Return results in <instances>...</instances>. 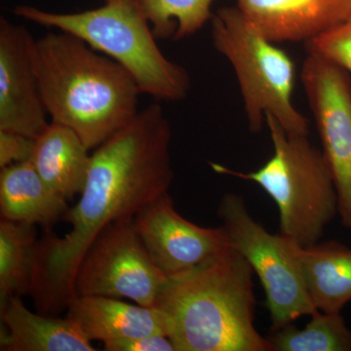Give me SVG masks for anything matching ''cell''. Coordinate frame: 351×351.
<instances>
[{
    "label": "cell",
    "mask_w": 351,
    "mask_h": 351,
    "mask_svg": "<svg viewBox=\"0 0 351 351\" xmlns=\"http://www.w3.org/2000/svg\"><path fill=\"white\" fill-rule=\"evenodd\" d=\"M171 141L169 119L154 103L96 147L80 199L63 218L71 230L64 237L47 230L38 240L29 295L39 313L56 315L75 297L78 267L101 232L169 193Z\"/></svg>",
    "instance_id": "1"
},
{
    "label": "cell",
    "mask_w": 351,
    "mask_h": 351,
    "mask_svg": "<svg viewBox=\"0 0 351 351\" xmlns=\"http://www.w3.org/2000/svg\"><path fill=\"white\" fill-rule=\"evenodd\" d=\"M32 58L51 121L73 129L88 149L137 117L142 92L125 69L64 32L34 39Z\"/></svg>",
    "instance_id": "2"
},
{
    "label": "cell",
    "mask_w": 351,
    "mask_h": 351,
    "mask_svg": "<svg viewBox=\"0 0 351 351\" xmlns=\"http://www.w3.org/2000/svg\"><path fill=\"white\" fill-rule=\"evenodd\" d=\"M254 270L228 246L173 277L154 308L163 314L175 351H274L255 327Z\"/></svg>",
    "instance_id": "3"
},
{
    "label": "cell",
    "mask_w": 351,
    "mask_h": 351,
    "mask_svg": "<svg viewBox=\"0 0 351 351\" xmlns=\"http://www.w3.org/2000/svg\"><path fill=\"white\" fill-rule=\"evenodd\" d=\"M19 18L73 34L128 71L142 94L159 101L184 100L191 76L163 54L137 0H110L103 6L77 13H56L17 5Z\"/></svg>",
    "instance_id": "4"
},
{
    "label": "cell",
    "mask_w": 351,
    "mask_h": 351,
    "mask_svg": "<svg viewBox=\"0 0 351 351\" xmlns=\"http://www.w3.org/2000/svg\"><path fill=\"white\" fill-rule=\"evenodd\" d=\"M274 156L262 167L242 173L211 163L219 174L258 184L276 202L280 233L300 246L320 241L325 228L339 215L338 193L322 151L308 135L290 134L271 115H265Z\"/></svg>",
    "instance_id": "5"
},
{
    "label": "cell",
    "mask_w": 351,
    "mask_h": 351,
    "mask_svg": "<svg viewBox=\"0 0 351 351\" xmlns=\"http://www.w3.org/2000/svg\"><path fill=\"white\" fill-rule=\"evenodd\" d=\"M211 25L215 48L237 75L249 130H262L269 114L288 133L308 135V120L292 101L295 66L290 55L258 32L237 5L219 9Z\"/></svg>",
    "instance_id": "6"
},
{
    "label": "cell",
    "mask_w": 351,
    "mask_h": 351,
    "mask_svg": "<svg viewBox=\"0 0 351 351\" xmlns=\"http://www.w3.org/2000/svg\"><path fill=\"white\" fill-rule=\"evenodd\" d=\"M218 217L230 246L243 256L260 279L272 330L317 311L302 281L299 244L281 233L267 232L249 213L241 195L226 193L219 201Z\"/></svg>",
    "instance_id": "7"
},
{
    "label": "cell",
    "mask_w": 351,
    "mask_h": 351,
    "mask_svg": "<svg viewBox=\"0 0 351 351\" xmlns=\"http://www.w3.org/2000/svg\"><path fill=\"white\" fill-rule=\"evenodd\" d=\"M167 280L138 239L133 219H126L107 226L90 245L73 291L75 295L125 298L154 308Z\"/></svg>",
    "instance_id": "8"
},
{
    "label": "cell",
    "mask_w": 351,
    "mask_h": 351,
    "mask_svg": "<svg viewBox=\"0 0 351 351\" xmlns=\"http://www.w3.org/2000/svg\"><path fill=\"white\" fill-rule=\"evenodd\" d=\"M301 80L336 186L339 218L351 230V75L331 60L307 53Z\"/></svg>",
    "instance_id": "9"
},
{
    "label": "cell",
    "mask_w": 351,
    "mask_h": 351,
    "mask_svg": "<svg viewBox=\"0 0 351 351\" xmlns=\"http://www.w3.org/2000/svg\"><path fill=\"white\" fill-rule=\"evenodd\" d=\"M133 226L149 257L167 277L195 269L230 246L221 226L202 228L182 218L169 193L136 215Z\"/></svg>",
    "instance_id": "10"
},
{
    "label": "cell",
    "mask_w": 351,
    "mask_h": 351,
    "mask_svg": "<svg viewBox=\"0 0 351 351\" xmlns=\"http://www.w3.org/2000/svg\"><path fill=\"white\" fill-rule=\"evenodd\" d=\"M34 40L25 27L0 18V130L36 138L50 121L32 63Z\"/></svg>",
    "instance_id": "11"
},
{
    "label": "cell",
    "mask_w": 351,
    "mask_h": 351,
    "mask_svg": "<svg viewBox=\"0 0 351 351\" xmlns=\"http://www.w3.org/2000/svg\"><path fill=\"white\" fill-rule=\"evenodd\" d=\"M237 6L274 43H306L351 18V0H237Z\"/></svg>",
    "instance_id": "12"
},
{
    "label": "cell",
    "mask_w": 351,
    "mask_h": 351,
    "mask_svg": "<svg viewBox=\"0 0 351 351\" xmlns=\"http://www.w3.org/2000/svg\"><path fill=\"white\" fill-rule=\"evenodd\" d=\"M2 351H95L80 325L73 318L34 313L21 297L1 302Z\"/></svg>",
    "instance_id": "13"
},
{
    "label": "cell",
    "mask_w": 351,
    "mask_h": 351,
    "mask_svg": "<svg viewBox=\"0 0 351 351\" xmlns=\"http://www.w3.org/2000/svg\"><path fill=\"white\" fill-rule=\"evenodd\" d=\"M68 316L90 341L101 343L167 335L165 318L156 308L131 304L117 298L75 295L68 304Z\"/></svg>",
    "instance_id": "14"
},
{
    "label": "cell",
    "mask_w": 351,
    "mask_h": 351,
    "mask_svg": "<svg viewBox=\"0 0 351 351\" xmlns=\"http://www.w3.org/2000/svg\"><path fill=\"white\" fill-rule=\"evenodd\" d=\"M73 129L57 122L36 138L31 162L44 182L64 199L80 195L86 184L91 154Z\"/></svg>",
    "instance_id": "15"
},
{
    "label": "cell",
    "mask_w": 351,
    "mask_h": 351,
    "mask_svg": "<svg viewBox=\"0 0 351 351\" xmlns=\"http://www.w3.org/2000/svg\"><path fill=\"white\" fill-rule=\"evenodd\" d=\"M69 209L66 199L43 181L31 161L1 168L2 219L50 228Z\"/></svg>",
    "instance_id": "16"
},
{
    "label": "cell",
    "mask_w": 351,
    "mask_h": 351,
    "mask_svg": "<svg viewBox=\"0 0 351 351\" xmlns=\"http://www.w3.org/2000/svg\"><path fill=\"white\" fill-rule=\"evenodd\" d=\"M307 295L316 311L341 313L351 302V248L337 241L298 245Z\"/></svg>",
    "instance_id": "17"
},
{
    "label": "cell",
    "mask_w": 351,
    "mask_h": 351,
    "mask_svg": "<svg viewBox=\"0 0 351 351\" xmlns=\"http://www.w3.org/2000/svg\"><path fill=\"white\" fill-rule=\"evenodd\" d=\"M34 226L0 221V299L31 294L38 240Z\"/></svg>",
    "instance_id": "18"
},
{
    "label": "cell",
    "mask_w": 351,
    "mask_h": 351,
    "mask_svg": "<svg viewBox=\"0 0 351 351\" xmlns=\"http://www.w3.org/2000/svg\"><path fill=\"white\" fill-rule=\"evenodd\" d=\"M304 329L292 323L272 330L274 351H351V330L341 313L317 311Z\"/></svg>",
    "instance_id": "19"
},
{
    "label": "cell",
    "mask_w": 351,
    "mask_h": 351,
    "mask_svg": "<svg viewBox=\"0 0 351 351\" xmlns=\"http://www.w3.org/2000/svg\"><path fill=\"white\" fill-rule=\"evenodd\" d=\"M157 39L181 40L211 22L214 0H137Z\"/></svg>",
    "instance_id": "20"
},
{
    "label": "cell",
    "mask_w": 351,
    "mask_h": 351,
    "mask_svg": "<svg viewBox=\"0 0 351 351\" xmlns=\"http://www.w3.org/2000/svg\"><path fill=\"white\" fill-rule=\"evenodd\" d=\"M304 45L306 53L331 60L351 75V18Z\"/></svg>",
    "instance_id": "21"
},
{
    "label": "cell",
    "mask_w": 351,
    "mask_h": 351,
    "mask_svg": "<svg viewBox=\"0 0 351 351\" xmlns=\"http://www.w3.org/2000/svg\"><path fill=\"white\" fill-rule=\"evenodd\" d=\"M36 138L0 130V168L31 160Z\"/></svg>",
    "instance_id": "22"
},
{
    "label": "cell",
    "mask_w": 351,
    "mask_h": 351,
    "mask_svg": "<svg viewBox=\"0 0 351 351\" xmlns=\"http://www.w3.org/2000/svg\"><path fill=\"white\" fill-rule=\"evenodd\" d=\"M107 351H175L172 341L165 335H152L140 338L119 339L104 343Z\"/></svg>",
    "instance_id": "23"
},
{
    "label": "cell",
    "mask_w": 351,
    "mask_h": 351,
    "mask_svg": "<svg viewBox=\"0 0 351 351\" xmlns=\"http://www.w3.org/2000/svg\"><path fill=\"white\" fill-rule=\"evenodd\" d=\"M104 1L107 2V1H110V0H104Z\"/></svg>",
    "instance_id": "24"
}]
</instances>
